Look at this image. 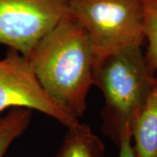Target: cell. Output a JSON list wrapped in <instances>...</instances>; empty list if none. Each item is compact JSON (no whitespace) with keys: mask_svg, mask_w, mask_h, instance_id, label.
<instances>
[{"mask_svg":"<svg viewBox=\"0 0 157 157\" xmlns=\"http://www.w3.org/2000/svg\"><path fill=\"white\" fill-rule=\"evenodd\" d=\"M26 58L48 95L73 116L81 117L95 73L94 52L84 29L67 17L45 34Z\"/></svg>","mask_w":157,"mask_h":157,"instance_id":"1","label":"cell"},{"mask_svg":"<svg viewBox=\"0 0 157 157\" xmlns=\"http://www.w3.org/2000/svg\"><path fill=\"white\" fill-rule=\"evenodd\" d=\"M155 76L140 45L116 51L96 65L94 86L105 98L108 132L118 145L144 107Z\"/></svg>","mask_w":157,"mask_h":157,"instance_id":"2","label":"cell"},{"mask_svg":"<svg viewBox=\"0 0 157 157\" xmlns=\"http://www.w3.org/2000/svg\"><path fill=\"white\" fill-rule=\"evenodd\" d=\"M70 17L89 37L96 65L122 48L144 39L142 0H70Z\"/></svg>","mask_w":157,"mask_h":157,"instance_id":"3","label":"cell"},{"mask_svg":"<svg viewBox=\"0 0 157 157\" xmlns=\"http://www.w3.org/2000/svg\"><path fill=\"white\" fill-rule=\"evenodd\" d=\"M70 0H0V44L27 57L61 20Z\"/></svg>","mask_w":157,"mask_h":157,"instance_id":"4","label":"cell"},{"mask_svg":"<svg viewBox=\"0 0 157 157\" xmlns=\"http://www.w3.org/2000/svg\"><path fill=\"white\" fill-rule=\"evenodd\" d=\"M9 108L37 110L67 128L79 123L48 95L27 58L11 48L0 59V113Z\"/></svg>","mask_w":157,"mask_h":157,"instance_id":"5","label":"cell"},{"mask_svg":"<svg viewBox=\"0 0 157 157\" xmlns=\"http://www.w3.org/2000/svg\"><path fill=\"white\" fill-rule=\"evenodd\" d=\"M131 132L135 157H157V72L151 92Z\"/></svg>","mask_w":157,"mask_h":157,"instance_id":"6","label":"cell"},{"mask_svg":"<svg viewBox=\"0 0 157 157\" xmlns=\"http://www.w3.org/2000/svg\"><path fill=\"white\" fill-rule=\"evenodd\" d=\"M104 147L87 125L69 128L57 157H102Z\"/></svg>","mask_w":157,"mask_h":157,"instance_id":"7","label":"cell"},{"mask_svg":"<svg viewBox=\"0 0 157 157\" xmlns=\"http://www.w3.org/2000/svg\"><path fill=\"white\" fill-rule=\"evenodd\" d=\"M32 110L11 108L5 115H0V157H4L11 144L28 128Z\"/></svg>","mask_w":157,"mask_h":157,"instance_id":"8","label":"cell"},{"mask_svg":"<svg viewBox=\"0 0 157 157\" xmlns=\"http://www.w3.org/2000/svg\"><path fill=\"white\" fill-rule=\"evenodd\" d=\"M144 39L147 42L145 59L149 68L157 72V0H142Z\"/></svg>","mask_w":157,"mask_h":157,"instance_id":"9","label":"cell"},{"mask_svg":"<svg viewBox=\"0 0 157 157\" xmlns=\"http://www.w3.org/2000/svg\"><path fill=\"white\" fill-rule=\"evenodd\" d=\"M118 146L120 147L119 157H135L131 129H126L121 134Z\"/></svg>","mask_w":157,"mask_h":157,"instance_id":"10","label":"cell"}]
</instances>
